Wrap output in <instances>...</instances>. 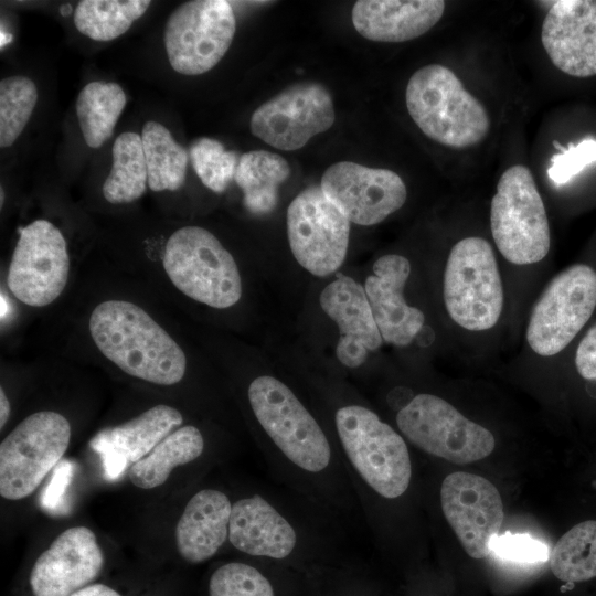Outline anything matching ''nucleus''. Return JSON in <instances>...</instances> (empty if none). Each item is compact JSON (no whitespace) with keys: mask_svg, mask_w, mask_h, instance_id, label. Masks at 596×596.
Instances as JSON below:
<instances>
[{"mask_svg":"<svg viewBox=\"0 0 596 596\" xmlns=\"http://www.w3.org/2000/svg\"><path fill=\"white\" fill-rule=\"evenodd\" d=\"M150 4L148 0H83L75 8L74 24L94 41H110L128 31Z\"/></svg>","mask_w":596,"mask_h":596,"instance_id":"obj_30","label":"nucleus"},{"mask_svg":"<svg viewBox=\"0 0 596 596\" xmlns=\"http://www.w3.org/2000/svg\"><path fill=\"white\" fill-rule=\"evenodd\" d=\"M113 164L103 183L102 192L111 204L136 201L148 184V170L141 135L126 131L120 134L111 148Z\"/></svg>","mask_w":596,"mask_h":596,"instance_id":"obj_28","label":"nucleus"},{"mask_svg":"<svg viewBox=\"0 0 596 596\" xmlns=\"http://www.w3.org/2000/svg\"><path fill=\"white\" fill-rule=\"evenodd\" d=\"M594 162H596V139L585 138L576 146L570 143L567 149L564 148L554 155L547 175L554 183L563 184Z\"/></svg>","mask_w":596,"mask_h":596,"instance_id":"obj_35","label":"nucleus"},{"mask_svg":"<svg viewBox=\"0 0 596 596\" xmlns=\"http://www.w3.org/2000/svg\"><path fill=\"white\" fill-rule=\"evenodd\" d=\"M320 187L350 222L365 226L377 224L401 209L407 195L396 172L351 161L330 166Z\"/></svg>","mask_w":596,"mask_h":596,"instance_id":"obj_17","label":"nucleus"},{"mask_svg":"<svg viewBox=\"0 0 596 596\" xmlns=\"http://www.w3.org/2000/svg\"><path fill=\"white\" fill-rule=\"evenodd\" d=\"M247 397L269 444V466L279 479L323 515L358 511L336 446L296 393L283 381L262 375L251 382Z\"/></svg>","mask_w":596,"mask_h":596,"instance_id":"obj_1","label":"nucleus"},{"mask_svg":"<svg viewBox=\"0 0 596 596\" xmlns=\"http://www.w3.org/2000/svg\"><path fill=\"white\" fill-rule=\"evenodd\" d=\"M126 103V93L117 83L96 81L82 88L76 115L88 147L99 148L111 137Z\"/></svg>","mask_w":596,"mask_h":596,"instance_id":"obj_27","label":"nucleus"},{"mask_svg":"<svg viewBox=\"0 0 596 596\" xmlns=\"http://www.w3.org/2000/svg\"><path fill=\"white\" fill-rule=\"evenodd\" d=\"M575 366L582 377L596 381V323L588 329L577 345Z\"/></svg>","mask_w":596,"mask_h":596,"instance_id":"obj_37","label":"nucleus"},{"mask_svg":"<svg viewBox=\"0 0 596 596\" xmlns=\"http://www.w3.org/2000/svg\"><path fill=\"white\" fill-rule=\"evenodd\" d=\"M142 147L148 187L155 192L179 190L185 180L189 155L168 128L155 120L143 124Z\"/></svg>","mask_w":596,"mask_h":596,"instance_id":"obj_29","label":"nucleus"},{"mask_svg":"<svg viewBox=\"0 0 596 596\" xmlns=\"http://www.w3.org/2000/svg\"><path fill=\"white\" fill-rule=\"evenodd\" d=\"M552 63L574 77L596 75V1L558 0L550 7L541 32Z\"/></svg>","mask_w":596,"mask_h":596,"instance_id":"obj_19","label":"nucleus"},{"mask_svg":"<svg viewBox=\"0 0 596 596\" xmlns=\"http://www.w3.org/2000/svg\"><path fill=\"white\" fill-rule=\"evenodd\" d=\"M490 224L502 256L515 265L542 260L551 235L543 200L531 171L522 164L508 168L491 200Z\"/></svg>","mask_w":596,"mask_h":596,"instance_id":"obj_7","label":"nucleus"},{"mask_svg":"<svg viewBox=\"0 0 596 596\" xmlns=\"http://www.w3.org/2000/svg\"><path fill=\"white\" fill-rule=\"evenodd\" d=\"M441 0H360L352 23L363 38L376 42H405L429 31L443 17Z\"/></svg>","mask_w":596,"mask_h":596,"instance_id":"obj_23","label":"nucleus"},{"mask_svg":"<svg viewBox=\"0 0 596 596\" xmlns=\"http://www.w3.org/2000/svg\"><path fill=\"white\" fill-rule=\"evenodd\" d=\"M307 517L275 497L253 493L233 502L231 545L253 557L287 562L313 547H328Z\"/></svg>","mask_w":596,"mask_h":596,"instance_id":"obj_6","label":"nucleus"},{"mask_svg":"<svg viewBox=\"0 0 596 596\" xmlns=\"http://www.w3.org/2000/svg\"><path fill=\"white\" fill-rule=\"evenodd\" d=\"M182 422L177 408L159 404L126 423L99 430L89 447L99 455L105 478L116 480Z\"/></svg>","mask_w":596,"mask_h":596,"instance_id":"obj_20","label":"nucleus"},{"mask_svg":"<svg viewBox=\"0 0 596 596\" xmlns=\"http://www.w3.org/2000/svg\"><path fill=\"white\" fill-rule=\"evenodd\" d=\"M7 284L13 296L31 307L52 304L63 292L70 272L67 244L62 232L46 220L19 230Z\"/></svg>","mask_w":596,"mask_h":596,"instance_id":"obj_14","label":"nucleus"},{"mask_svg":"<svg viewBox=\"0 0 596 596\" xmlns=\"http://www.w3.org/2000/svg\"><path fill=\"white\" fill-rule=\"evenodd\" d=\"M350 221L320 185L302 190L287 209V234L296 260L316 276H327L343 263Z\"/></svg>","mask_w":596,"mask_h":596,"instance_id":"obj_13","label":"nucleus"},{"mask_svg":"<svg viewBox=\"0 0 596 596\" xmlns=\"http://www.w3.org/2000/svg\"><path fill=\"white\" fill-rule=\"evenodd\" d=\"M411 273L407 258L397 254L381 256L364 290L384 342L397 347L409 344L424 326V313L404 299L403 290Z\"/></svg>","mask_w":596,"mask_h":596,"instance_id":"obj_21","label":"nucleus"},{"mask_svg":"<svg viewBox=\"0 0 596 596\" xmlns=\"http://www.w3.org/2000/svg\"><path fill=\"white\" fill-rule=\"evenodd\" d=\"M205 441L193 425L182 426L161 440L147 456L128 469L130 481L138 488L152 489L167 481L171 471L201 457Z\"/></svg>","mask_w":596,"mask_h":596,"instance_id":"obj_26","label":"nucleus"},{"mask_svg":"<svg viewBox=\"0 0 596 596\" xmlns=\"http://www.w3.org/2000/svg\"><path fill=\"white\" fill-rule=\"evenodd\" d=\"M233 502L217 489H202L188 501L175 528L179 554L198 564L213 557L228 541Z\"/></svg>","mask_w":596,"mask_h":596,"instance_id":"obj_24","label":"nucleus"},{"mask_svg":"<svg viewBox=\"0 0 596 596\" xmlns=\"http://www.w3.org/2000/svg\"><path fill=\"white\" fill-rule=\"evenodd\" d=\"M10 414H11L10 401H9L3 387H1L0 389V428L1 429L7 424L9 417H10Z\"/></svg>","mask_w":596,"mask_h":596,"instance_id":"obj_39","label":"nucleus"},{"mask_svg":"<svg viewBox=\"0 0 596 596\" xmlns=\"http://www.w3.org/2000/svg\"><path fill=\"white\" fill-rule=\"evenodd\" d=\"M104 555L86 526L63 531L36 558L30 574L34 596H70L100 573Z\"/></svg>","mask_w":596,"mask_h":596,"instance_id":"obj_18","label":"nucleus"},{"mask_svg":"<svg viewBox=\"0 0 596 596\" xmlns=\"http://www.w3.org/2000/svg\"><path fill=\"white\" fill-rule=\"evenodd\" d=\"M491 554H494L499 558L518 563L545 562L550 558L549 547L542 541L529 534L509 532L498 535L493 540Z\"/></svg>","mask_w":596,"mask_h":596,"instance_id":"obj_36","label":"nucleus"},{"mask_svg":"<svg viewBox=\"0 0 596 596\" xmlns=\"http://www.w3.org/2000/svg\"><path fill=\"white\" fill-rule=\"evenodd\" d=\"M70 596H120L115 589L104 584H93L86 586Z\"/></svg>","mask_w":596,"mask_h":596,"instance_id":"obj_38","label":"nucleus"},{"mask_svg":"<svg viewBox=\"0 0 596 596\" xmlns=\"http://www.w3.org/2000/svg\"><path fill=\"white\" fill-rule=\"evenodd\" d=\"M38 102L34 82L23 75L0 82V147L12 146L29 123Z\"/></svg>","mask_w":596,"mask_h":596,"instance_id":"obj_32","label":"nucleus"},{"mask_svg":"<svg viewBox=\"0 0 596 596\" xmlns=\"http://www.w3.org/2000/svg\"><path fill=\"white\" fill-rule=\"evenodd\" d=\"M319 301L339 328L338 360L347 368H359L368 353L383 342L364 287L351 277L337 274V279L322 289Z\"/></svg>","mask_w":596,"mask_h":596,"instance_id":"obj_22","label":"nucleus"},{"mask_svg":"<svg viewBox=\"0 0 596 596\" xmlns=\"http://www.w3.org/2000/svg\"><path fill=\"white\" fill-rule=\"evenodd\" d=\"M190 160L202 183L216 193L234 179L240 158L213 138H199L190 146Z\"/></svg>","mask_w":596,"mask_h":596,"instance_id":"obj_33","label":"nucleus"},{"mask_svg":"<svg viewBox=\"0 0 596 596\" xmlns=\"http://www.w3.org/2000/svg\"><path fill=\"white\" fill-rule=\"evenodd\" d=\"M333 425L338 454L359 507L368 496L394 501L407 492L413 465L401 434L361 404L340 406Z\"/></svg>","mask_w":596,"mask_h":596,"instance_id":"obj_2","label":"nucleus"},{"mask_svg":"<svg viewBox=\"0 0 596 596\" xmlns=\"http://www.w3.org/2000/svg\"><path fill=\"white\" fill-rule=\"evenodd\" d=\"M444 301L450 318L461 328H492L503 307V287L491 245L470 236L456 243L444 274Z\"/></svg>","mask_w":596,"mask_h":596,"instance_id":"obj_8","label":"nucleus"},{"mask_svg":"<svg viewBox=\"0 0 596 596\" xmlns=\"http://www.w3.org/2000/svg\"><path fill=\"white\" fill-rule=\"evenodd\" d=\"M405 102L417 127L434 141L467 148L482 141L490 129L485 106L446 66L430 64L409 78Z\"/></svg>","mask_w":596,"mask_h":596,"instance_id":"obj_4","label":"nucleus"},{"mask_svg":"<svg viewBox=\"0 0 596 596\" xmlns=\"http://www.w3.org/2000/svg\"><path fill=\"white\" fill-rule=\"evenodd\" d=\"M209 596H276L272 579L244 562L219 566L209 581Z\"/></svg>","mask_w":596,"mask_h":596,"instance_id":"obj_34","label":"nucleus"},{"mask_svg":"<svg viewBox=\"0 0 596 596\" xmlns=\"http://www.w3.org/2000/svg\"><path fill=\"white\" fill-rule=\"evenodd\" d=\"M163 268L171 283L187 297L225 309L242 296V279L231 253L207 230L183 226L166 242Z\"/></svg>","mask_w":596,"mask_h":596,"instance_id":"obj_5","label":"nucleus"},{"mask_svg":"<svg viewBox=\"0 0 596 596\" xmlns=\"http://www.w3.org/2000/svg\"><path fill=\"white\" fill-rule=\"evenodd\" d=\"M235 30V14L227 1L180 4L169 15L163 34L170 66L182 75L209 72L228 51Z\"/></svg>","mask_w":596,"mask_h":596,"instance_id":"obj_11","label":"nucleus"},{"mask_svg":"<svg viewBox=\"0 0 596 596\" xmlns=\"http://www.w3.org/2000/svg\"><path fill=\"white\" fill-rule=\"evenodd\" d=\"M71 439L70 422L53 411L25 417L0 444V494L20 500L35 491Z\"/></svg>","mask_w":596,"mask_h":596,"instance_id":"obj_10","label":"nucleus"},{"mask_svg":"<svg viewBox=\"0 0 596 596\" xmlns=\"http://www.w3.org/2000/svg\"><path fill=\"white\" fill-rule=\"evenodd\" d=\"M440 507L469 556L491 554L504 517L501 496L492 482L465 471L449 473L440 486Z\"/></svg>","mask_w":596,"mask_h":596,"instance_id":"obj_16","label":"nucleus"},{"mask_svg":"<svg viewBox=\"0 0 596 596\" xmlns=\"http://www.w3.org/2000/svg\"><path fill=\"white\" fill-rule=\"evenodd\" d=\"M88 327L97 349L125 373L158 385H173L183 379V350L140 306L126 300L103 301L92 311Z\"/></svg>","mask_w":596,"mask_h":596,"instance_id":"obj_3","label":"nucleus"},{"mask_svg":"<svg viewBox=\"0 0 596 596\" xmlns=\"http://www.w3.org/2000/svg\"><path fill=\"white\" fill-rule=\"evenodd\" d=\"M330 92L317 82H301L262 104L251 117L254 136L274 148L294 151L334 123Z\"/></svg>","mask_w":596,"mask_h":596,"instance_id":"obj_15","label":"nucleus"},{"mask_svg":"<svg viewBox=\"0 0 596 596\" xmlns=\"http://www.w3.org/2000/svg\"><path fill=\"white\" fill-rule=\"evenodd\" d=\"M596 307V272L575 264L558 273L536 300L526 328L531 349L542 356L564 350Z\"/></svg>","mask_w":596,"mask_h":596,"instance_id":"obj_12","label":"nucleus"},{"mask_svg":"<svg viewBox=\"0 0 596 596\" xmlns=\"http://www.w3.org/2000/svg\"><path fill=\"white\" fill-rule=\"evenodd\" d=\"M290 174L279 155L253 150L240 157L234 180L243 192L244 206L255 215L268 214L277 205L278 189Z\"/></svg>","mask_w":596,"mask_h":596,"instance_id":"obj_25","label":"nucleus"},{"mask_svg":"<svg viewBox=\"0 0 596 596\" xmlns=\"http://www.w3.org/2000/svg\"><path fill=\"white\" fill-rule=\"evenodd\" d=\"M401 434L424 453L454 464H470L489 456L493 435L466 418L450 403L428 393L415 395L396 414Z\"/></svg>","mask_w":596,"mask_h":596,"instance_id":"obj_9","label":"nucleus"},{"mask_svg":"<svg viewBox=\"0 0 596 596\" xmlns=\"http://www.w3.org/2000/svg\"><path fill=\"white\" fill-rule=\"evenodd\" d=\"M549 561L561 581L576 583L596 577V521H583L562 535Z\"/></svg>","mask_w":596,"mask_h":596,"instance_id":"obj_31","label":"nucleus"}]
</instances>
